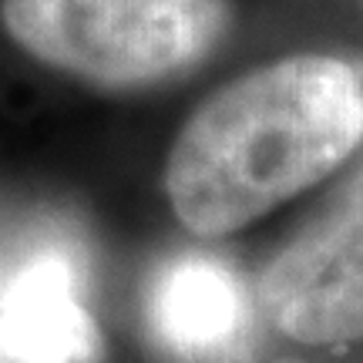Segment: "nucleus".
I'll list each match as a JSON object with an SVG mask.
<instances>
[{"label":"nucleus","mask_w":363,"mask_h":363,"mask_svg":"<svg viewBox=\"0 0 363 363\" xmlns=\"http://www.w3.org/2000/svg\"><path fill=\"white\" fill-rule=\"evenodd\" d=\"M145 316L169 360L249 363L262 313L239 269L208 252H182L155 272Z\"/></svg>","instance_id":"nucleus-4"},{"label":"nucleus","mask_w":363,"mask_h":363,"mask_svg":"<svg viewBox=\"0 0 363 363\" xmlns=\"http://www.w3.org/2000/svg\"><path fill=\"white\" fill-rule=\"evenodd\" d=\"M357 74H360V71H357ZM360 84H363V74H360Z\"/></svg>","instance_id":"nucleus-7"},{"label":"nucleus","mask_w":363,"mask_h":363,"mask_svg":"<svg viewBox=\"0 0 363 363\" xmlns=\"http://www.w3.org/2000/svg\"><path fill=\"white\" fill-rule=\"evenodd\" d=\"M0 363H104L101 326L67 252H38L4 279Z\"/></svg>","instance_id":"nucleus-5"},{"label":"nucleus","mask_w":363,"mask_h":363,"mask_svg":"<svg viewBox=\"0 0 363 363\" xmlns=\"http://www.w3.org/2000/svg\"><path fill=\"white\" fill-rule=\"evenodd\" d=\"M363 142L357 67L296 54L208 94L182 125L162 185L199 239L239 233L340 169Z\"/></svg>","instance_id":"nucleus-1"},{"label":"nucleus","mask_w":363,"mask_h":363,"mask_svg":"<svg viewBox=\"0 0 363 363\" xmlns=\"http://www.w3.org/2000/svg\"><path fill=\"white\" fill-rule=\"evenodd\" d=\"M229 21V0H0V24L21 51L104 91L192 71Z\"/></svg>","instance_id":"nucleus-2"},{"label":"nucleus","mask_w":363,"mask_h":363,"mask_svg":"<svg viewBox=\"0 0 363 363\" xmlns=\"http://www.w3.org/2000/svg\"><path fill=\"white\" fill-rule=\"evenodd\" d=\"M256 303L272 330L306 347L363 340V169L269 259Z\"/></svg>","instance_id":"nucleus-3"},{"label":"nucleus","mask_w":363,"mask_h":363,"mask_svg":"<svg viewBox=\"0 0 363 363\" xmlns=\"http://www.w3.org/2000/svg\"><path fill=\"white\" fill-rule=\"evenodd\" d=\"M276 363H303V360H276Z\"/></svg>","instance_id":"nucleus-6"}]
</instances>
